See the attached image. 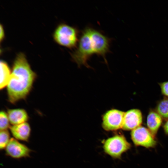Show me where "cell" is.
Returning a JSON list of instances; mask_svg holds the SVG:
<instances>
[{
  "label": "cell",
  "instance_id": "1",
  "mask_svg": "<svg viewBox=\"0 0 168 168\" xmlns=\"http://www.w3.org/2000/svg\"><path fill=\"white\" fill-rule=\"evenodd\" d=\"M36 77L25 55L22 53H18L13 62L7 86L9 101L15 104L25 99L31 90Z\"/></svg>",
  "mask_w": 168,
  "mask_h": 168
},
{
  "label": "cell",
  "instance_id": "2",
  "mask_svg": "<svg viewBox=\"0 0 168 168\" xmlns=\"http://www.w3.org/2000/svg\"><path fill=\"white\" fill-rule=\"evenodd\" d=\"M91 28L85 29L80 38L78 47L71 54L72 60L79 66H89L87 61L89 58L95 54L94 46L91 36Z\"/></svg>",
  "mask_w": 168,
  "mask_h": 168
},
{
  "label": "cell",
  "instance_id": "3",
  "mask_svg": "<svg viewBox=\"0 0 168 168\" xmlns=\"http://www.w3.org/2000/svg\"><path fill=\"white\" fill-rule=\"evenodd\" d=\"M53 37L58 44L69 48L75 47L78 41L76 29L65 23L58 26L53 33Z\"/></svg>",
  "mask_w": 168,
  "mask_h": 168
},
{
  "label": "cell",
  "instance_id": "4",
  "mask_svg": "<svg viewBox=\"0 0 168 168\" xmlns=\"http://www.w3.org/2000/svg\"><path fill=\"white\" fill-rule=\"evenodd\" d=\"M130 147V144L122 135H116L108 139L103 146L105 152L114 158L120 157Z\"/></svg>",
  "mask_w": 168,
  "mask_h": 168
},
{
  "label": "cell",
  "instance_id": "5",
  "mask_svg": "<svg viewBox=\"0 0 168 168\" xmlns=\"http://www.w3.org/2000/svg\"><path fill=\"white\" fill-rule=\"evenodd\" d=\"M131 137L134 143L137 146H142L147 148L154 147L156 142L148 129L140 126L133 129Z\"/></svg>",
  "mask_w": 168,
  "mask_h": 168
},
{
  "label": "cell",
  "instance_id": "6",
  "mask_svg": "<svg viewBox=\"0 0 168 168\" xmlns=\"http://www.w3.org/2000/svg\"><path fill=\"white\" fill-rule=\"evenodd\" d=\"M125 112L112 109L107 111L103 116L102 126L106 131H113L122 128Z\"/></svg>",
  "mask_w": 168,
  "mask_h": 168
},
{
  "label": "cell",
  "instance_id": "7",
  "mask_svg": "<svg viewBox=\"0 0 168 168\" xmlns=\"http://www.w3.org/2000/svg\"><path fill=\"white\" fill-rule=\"evenodd\" d=\"M5 149L6 154L15 159L29 157L31 152L29 147L14 138H11Z\"/></svg>",
  "mask_w": 168,
  "mask_h": 168
},
{
  "label": "cell",
  "instance_id": "8",
  "mask_svg": "<svg viewBox=\"0 0 168 168\" xmlns=\"http://www.w3.org/2000/svg\"><path fill=\"white\" fill-rule=\"evenodd\" d=\"M90 34L95 45V54L101 55L106 60L105 55L109 50V40L101 33L91 28Z\"/></svg>",
  "mask_w": 168,
  "mask_h": 168
},
{
  "label": "cell",
  "instance_id": "9",
  "mask_svg": "<svg viewBox=\"0 0 168 168\" xmlns=\"http://www.w3.org/2000/svg\"><path fill=\"white\" fill-rule=\"evenodd\" d=\"M142 122V116L140 110L133 109L126 112L124 117L122 128L124 130L133 129L141 126Z\"/></svg>",
  "mask_w": 168,
  "mask_h": 168
},
{
  "label": "cell",
  "instance_id": "10",
  "mask_svg": "<svg viewBox=\"0 0 168 168\" xmlns=\"http://www.w3.org/2000/svg\"><path fill=\"white\" fill-rule=\"evenodd\" d=\"M10 131L14 138L17 140L27 142L29 140L31 133V128L26 122L12 125L9 128Z\"/></svg>",
  "mask_w": 168,
  "mask_h": 168
},
{
  "label": "cell",
  "instance_id": "11",
  "mask_svg": "<svg viewBox=\"0 0 168 168\" xmlns=\"http://www.w3.org/2000/svg\"><path fill=\"white\" fill-rule=\"evenodd\" d=\"M7 114L10 123L12 125L26 122L29 119L27 112L22 109H8Z\"/></svg>",
  "mask_w": 168,
  "mask_h": 168
},
{
  "label": "cell",
  "instance_id": "12",
  "mask_svg": "<svg viewBox=\"0 0 168 168\" xmlns=\"http://www.w3.org/2000/svg\"><path fill=\"white\" fill-rule=\"evenodd\" d=\"M162 123V118L156 112L150 111L147 118V125L148 130L154 137Z\"/></svg>",
  "mask_w": 168,
  "mask_h": 168
},
{
  "label": "cell",
  "instance_id": "13",
  "mask_svg": "<svg viewBox=\"0 0 168 168\" xmlns=\"http://www.w3.org/2000/svg\"><path fill=\"white\" fill-rule=\"evenodd\" d=\"M0 63V88L2 90L7 86L11 77V70L5 61L1 60Z\"/></svg>",
  "mask_w": 168,
  "mask_h": 168
},
{
  "label": "cell",
  "instance_id": "14",
  "mask_svg": "<svg viewBox=\"0 0 168 168\" xmlns=\"http://www.w3.org/2000/svg\"><path fill=\"white\" fill-rule=\"evenodd\" d=\"M156 110L162 118L168 119V98H165L160 101L157 105Z\"/></svg>",
  "mask_w": 168,
  "mask_h": 168
},
{
  "label": "cell",
  "instance_id": "15",
  "mask_svg": "<svg viewBox=\"0 0 168 168\" xmlns=\"http://www.w3.org/2000/svg\"><path fill=\"white\" fill-rule=\"evenodd\" d=\"M10 139V133L7 130H0V148L1 150L5 148Z\"/></svg>",
  "mask_w": 168,
  "mask_h": 168
},
{
  "label": "cell",
  "instance_id": "16",
  "mask_svg": "<svg viewBox=\"0 0 168 168\" xmlns=\"http://www.w3.org/2000/svg\"><path fill=\"white\" fill-rule=\"evenodd\" d=\"M10 121L7 113L2 110L0 113V130H6L10 128Z\"/></svg>",
  "mask_w": 168,
  "mask_h": 168
},
{
  "label": "cell",
  "instance_id": "17",
  "mask_svg": "<svg viewBox=\"0 0 168 168\" xmlns=\"http://www.w3.org/2000/svg\"><path fill=\"white\" fill-rule=\"evenodd\" d=\"M162 93L168 97V81L160 83Z\"/></svg>",
  "mask_w": 168,
  "mask_h": 168
},
{
  "label": "cell",
  "instance_id": "18",
  "mask_svg": "<svg viewBox=\"0 0 168 168\" xmlns=\"http://www.w3.org/2000/svg\"><path fill=\"white\" fill-rule=\"evenodd\" d=\"M0 40L1 41L3 40L5 34L3 26L1 24L0 25Z\"/></svg>",
  "mask_w": 168,
  "mask_h": 168
},
{
  "label": "cell",
  "instance_id": "19",
  "mask_svg": "<svg viewBox=\"0 0 168 168\" xmlns=\"http://www.w3.org/2000/svg\"><path fill=\"white\" fill-rule=\"evenodd\" d=\"M163 128L165 133L168 134V119L165 124Z\"/></svg>",
  "mask_w": 168,
  "mask_h": 168
}]
</instances>
